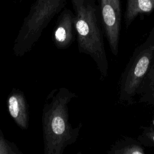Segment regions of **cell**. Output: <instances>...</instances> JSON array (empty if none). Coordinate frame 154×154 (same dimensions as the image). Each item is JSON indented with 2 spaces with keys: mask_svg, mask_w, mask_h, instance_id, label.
<instances>
[{
  "mask_svg": "<svg viewBox=\"0 0 154 154\" xmlns=\"http://www.w3.org/2000/svg\"><path fill=\"white\" fill-rule=\"evenodd\" d=\"M141 132L138 136V139L144 147H154V126H141Z\"/></svg>",
  "mask_w": 154,
  "mask_h": 154,
  "instance_id": "8fae6325",
  "label": "cell"
},
{
  "mask_svg": "<svg viewBox=\"0 0 154 154\" xmlns=\"http://www.w3.org/2000/svg\"><path fill=\"white\" fill-rule=\"evenodd\" d=\"M108 154H144L145 148L140 140L123 137L116 141L106 152Z\"/></svg>",
  "mask_w": 154,
  "mask_h": 154,
  "instance_id": "9c48e42d",
  "label": "cell"
},
{
  "mask_svg": "<svg viewBox=\"0 0 154 154\" xmlns=\"http://www.w3.org/2000/svg\"><path fill=\"white\" fill-rule=\"evenodd\" d=\"M0 154H23L17 145L5 138L0 129Z\"/></svg>",
  "mask_w": 154,
  "mask_h": 154,
  "instance_id": "7c38bea8",
  "label": "cell"
},
{
  "mask_svg": "<svg viewBox=\"0 0 154 154\" xmlns=\"http://www.w3.org/2000/svg\"><path fill=\"white\" fill-rule=\"evenodd\" d=\"M19 1H22V0H19Z\"/></svg>",
  "mask_w": 154,
  "mask_h": 154,
  "instance_id": "5bb4252c",
  "label": "cell"
},
{
  "mask_svg": "<svg viewBox=\"0 0 154 154\" xmlns=\"http://www.w3.org/2000/svg\"><path fill=\"white\" fill-rule=\"evenodd\" d=\"M154 11V0H127L124 14L126 28L128 29L140 14L150 13Z\"/></svg>",
  "mask_w": 154,
  "mask_h": 154,
  "instance_id": "ba28073f",
  "label": "cell"
},
{
  "mask_svg": "<svg viewBox=\"0 0 154 154\" xmlns=\"http://www.w3.org/2000/svg\"><path fill=\"white\" fill-rule=\"evenodd\" d=\"M8 113L15 123L22 130L29 127V106L22 91L14 88L8 94L7 100Z\"/></svg>",
  "mask_w": 154,
  "mask_h": 154,
  "instance_id": "52a82bcc",
  "label": "cell"
},
{
  "mask_svg": "<svg viewBox=\"0 0 154 154\" xmlns=\"http://www.w3.org/2000/svg\"><path fill=\"white\" fill-rule=\"evenodd\" d=\"M74 14L68 8L61 11L52 35V42L58 49L69 48L75 40Z\"/></svg>",
  "mask_w": 154,
  "mask_h": 154,
  "instance_id": "8992f818",
  "label": "cell"
},
{
  "mask_svg": "<svg viewBox=\"0 0 154 154\" xmlns=\"http://www.w3.org/2000/svg\"><path fill=\"white\" fill-rule=\"evenodd\" d=\"M137 102L154 108V65L144 81Z\"/></svg>",
  "mask_w": 154,
  "mask_h": 154,
  "instance_id": "30bf717a",
  "label": "cell"
},
{
  "mask_svg": "<svg viewBox=\"0 0 154 154\" xmlns=\"http://www.w3.org/2000/svg\"><path fill=\"white\" fill-rule=\"evenodd\" d=\"M102 25L110 51L114 56L119 53L122 24L120 0H99Z\"/></svg>",
  "mask_w": 154,
  "mask_h": 154,
  "instance_id": "5b68a950",
  "label": "cell"
},
{
  "mask_svg": "<svg viewBox=\"0 0 154 154\" xmlns=\"http://www.w3.org/2000/svg\"><path fill=\"white\" fill-rule=\"evenodd\" d=\"M66 1H35L14 39L13 52L16 56L22 57L32 49L43 30L64 7Z\"/></svg>",
  "mask_w": 154,
  "mask_h": 154,
  "instance_id": "277c9868",
  "label": "cell"
},
{
  "mask_svg": "<svg viewBox=\"0 0 154 154\" xmlns=\"http://www.w3.org/2000/svg\"><path fill=\"white\" fill-rule=\"evenodd\" d=\"M76 97L65 87L54 88L46 96L42 114L45 154H63L77 141L82 124L72 126L68 108L69 103Z\"/></svg>",
  "mask_w": 154,
  "mask_h": 154,
  "instance_id": "6da1fadb",
  "label": "cell"
},
{
  "mask_svg": "<svg viewBox=\"0 0 154 154\" xmlns=\"http://www.w3.org/2000/svg\"><path fill=\"white\" fill-rule=\"evenodd\" d=\"M154 65V26L145 40L134 50L119 82L118 101L129 105L137 102L140 92Z\"/></svg>",
  "mask_w": 154,
  "mask_h": 154,
  "instance_id": "3957f363",
  "label": "cell"
},
{
  "mask_svg": "<svg viewBox=\"0 0 154 154\" xmlns=\"http://www.w3.org/2000/svg\"><path fill=\"white\" fill-rule=\"evenodd\" d=\"M72 5L78 51L93 59L103 80L108 76L109 64L99 8L95 0H72Z\"/></svg>",
  "mask_w": 154,
  "mask_h": 154,
  "instance_id": "7a4b0ae2",
  "label": "cell"
},
{
  "mask_svg": "<svg viewBox=\"0 0 154 154\" xmlns=\"http://www.w3.org/2000/svg\"><path fill=\"white\" fill-rule=\"evenodd\" d=\"M152 125L154 126V118H153V119H152Z\"/></svg>",
  "mask_w": 154,
  "mask_h": 154,
  "instance_id": "4fadbf2b",
  "label": "cell"
}]
</instances>
